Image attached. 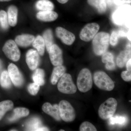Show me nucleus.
Wrapping results in <instances>:
<instances>
[{
    "mask_svg": "<svg viewBox=\"0 0 131 131\" xmlns=\"http://www.w3.org/2000/svg\"><path fill=\"white\" fill-rule=\"evenodd\" d=\"M27 130L29 131H49V129L45 127L42 126V122L39 118H35L31 120L28 123Z\"/></svg>",
    "mask_w": 131,
    "mask_h": 131,
    "instance_id": "nucleus-21",
    "label": "nucleus"
},
{
    "mask_svg": "<svg viewBox=\"0 0 131 131\" xmlns=\"http://www.w3.org/2000/svg\"><path fill=\"white\" fill-rule=\"evenodd\" d=\"M0 26L5 30H7L9 26L7 13L4 10L0 11Z\"/></svg>",
    "mask_w": 131,
    "mask_h": 131,
    "instance_id": "nucleus-30",
    "label": "nucleus"
},
{
    "mask_svg": "<svg viewBox=\"0 0 131 131\" xmlns=\"http://www.w3.org/2000/svg\"><path fill=\"white\" fill-rule=\"evenodd\" d=\"M35 38L34 35L30 34H22L18 35L15 38V42L19 46L27 47L32 43Z\"/></svg>",
    "mask_w": 131,
    "mask_h": 131,
    "instance_id": "nucleus-16",
    "label": "nucleus"
},
{
    "mask_svg": "<svg viewBox=\"0 0 131 131\" xmlns=\"http://www.w3.org/2000/svg\"><path fill=\"white\" fill-rule=\"evenodd\" d=\"M56 32L57 37L65 44L71 45L74 42L75 39V35L65 28L58 27L56 28Z\"/></svg>",
    "mask_w": 131,
    "mask_h": 131,
    "instance_id": "nucleus-11",
    "label": "nucleus"
},
{
    "mask_svg": "<svg viewBox=\"0 0 131 131\" xmlns=\"http://www.w3.org/2000/svg\"><path fill=\"white\" fill-rule=\"evenodd\" d=\"M131 44L128 43L126 45V50L121 51L117 57V66L120 68H123L127 61L131 58Z\"/></svg>",
    "mask_w": 131,
    "mask_h": 131,
    "instance_id": "nucleus-15",
    "label": "nucleus"
},
{
    "mask_svg": "<svg viewBox=\"0 0 131 131\" xmlns=\"http://www.w3.org/2000/svg\"><path fill=\"white\" fill-rule=\"evenodd\" d=\"M117 31H113L110 37V43L112 46L117 45L119 38Z\"/></svg>",
    "mask_w": 131,
    "mask_h": 131,
    "instance_id": "nucleus-34",
    "label": "nucleus"
},
{
    "mask_svg": "<svg viewBox=\"0 0 131 131\" xmlns=\"http://www.w3.org/2000/svg\"><path fill=\"white\" fill-rule=\"evenodd\" d=\"M100 26L95 23L86 25L80 33V39L84 42H89L93 39L100 30Z\"/></svg>",
    "mask_w": 131,
    "mask_h": 131,
    "instance_id": "nucleus-9",
    "label": "nucleus"
},
{
    "mask_svg": "<svg viewBox=\"0 0 131 131\" xmlns=\"http://www.w3.org/2000/svg\"><path fill=\"white\" fill-rule=\"evenodd\" d=\"M12 80L7 71H3L0 77V84L5 89H9L12 86Z\"/></svg>",
    "mask_w": 131,
    "mask_h": 131,
    "instance_id": "nucleus-28",
    "label": "nucleus"
},
{
    "mask_svg": "<svg viewBox=\"0 0 131 131\" xmlns=\"http://www.w3.org/2000/svg\"><path fill=\"white\" fill-rule=\"evenodd\" d=\"M117 102L114 98H110L100 106L98 114L101 118L106 119L112 117L117 109Z\"/></svg>",
    "mask_w": 131,
    "mask_h": 131,
    "instance_id": "nucleus-5",
    "label": "nucleus"
},
{
    "mask_svg": "<svg viewBox=\"0 0 131 131\" xmlns=\"http://www.w3.org/2000/svg\"><path fill=\"white\" fill-rule=\"evenodd\" d=\"M78 89L81 92L86 93L91 89L93 85V80L90 71L84 68L80 71L77 80Z\"/></svg>",
    "mask_w": 131,
    "mask_h": 131,
    "instance_id": "nucleus-3",
    "label": "nucleus"
},
{
    "mask_svg": "<svg viewBox=\"0 0 131 131\" xmlns=\"http://www.w3.org/2000/svg\"><path fill=\"white\" fill-rule=\"evenodd\" d=\"M42 109L45 113L51 116L56 120L58 121H61L59 107L57 104H55L52 106L50 103L46 102L42 106Z\"/></svg>",
    "mask_w": 131,
    "mask_h": 131,
    "instance_id": "nucleus-14",
    "label": "nucleus"
},
{
    "mask_svg": "<svg viewBox=\"0 0 131 131\" xmlns=\"http://www.w3.org/2000/svg\"><path fill=\"white\" fill-rule=\"evenodd\" d=\"M2 62L1 61V60H0V73H1V71L2 70Z\"/></svg>",
    "mask_w": 131,
    "mask_h": 131,
    "instance_id": "nucleus-41",
    "label": "nucleus"
},
{
    "mask_svg": "<svg viewBox=\"0 0 131 131\" xmlns=\"http://www.w3.org/2000/svg\"><path fill=\"white\" fill-rule=\"evenodd\" d=\"M88 2L90 5L95 8L100 13H104L106 10V0H88Z\"/></svg>",
    "mask_w": 131,
    "mask_h": 131,
    "instance_id": "nucleus-22",
    "label": "nucleus"
},
{
    "mask_svg": "<svg viewBox=\"0 0 131 131\" xmlns=\"http://www.w3.org/2000/svg\"><path fill=\"white\" fill-rule=\"evenodd\" d=\"M32 46L37 49L38 52L40 56H42L44 55L46 46L43 37L40 35H38L34 40Z\"/></svg>",
    "mask_w": 131,
    "mask_h": 131,
    "instance_id": "nucleus-25",
    "label": "nucleus"
},
{
    "mask_svg": "<svg viewBox=\"0 0 131 131\" xmlns=\"http://www.w3.org/2000/svg\"><path fill=\"white\" fill-rule=\"evenodd\" d=\"M127 69V71H131V59H130L127 62L126 64Z\"/></svg>",
    "mask_w": 131,
    "mask_h": 131,
    "instance_id": "nucleus-38",
    "label": "nucleus"
},
{
    "mask_svg": "<svg viewBox=\"0 0 131 131\" xmlns=\"http://www.w3.org/2000/svg\"><path fill=\"white\" fill-rule=\"evenodd\" d=\"M114 3L117 6H121L130 3L131 0H113Z\"/></svg>",
    "mask_w": 131,
    "mask_h": 131,
    "instance_id": "nucleus-36",
    "label": "nucleus"
},
{
    "mask_svg": "<svg viewBox=\"0 0 131 131\" xmlns=\"http://www.w3.org/2000/svg\"><path fill=\"white\" fill-rule=\"evenodd\" d=\"M110 35L108 33L101 32L96 34L93 39L92 46L95 54L101 56L106 52L110 43Z\"/></svg>",
    "mask_w": 131,
    "mask_h": 131,
    "instance_id": "nucleus-1",
    "label": "nucleus"
},
{
    "mask_svg": "<svg viewBox=\"0 0 131 131\" xmlns=\"http://www.w3.org/2000/svg\"><path fill=\"white\" fill-rule=\"evenodd\" d=\"M12 0H0V2H8Z\"/></svg>",
    "mask_w": 131,
    "mask_h": 131,
    "instance_id": "nucleus-42",
    "label": "nucleus"
},
{
    "mask_svg": "<svg viewBox=\"0 0 131 131\" xmlns=\"http://www.w3.org/2000/svg\"><path fill=\"white\" fill-rule=\"evenodd\" d=\"M40 57L37 51L33 49L29 50L26 55V62L31 70H35L39 64Z\"/></svg>",
    "mask_w": 131,
    "mask_h": 131,
    "instance_id": "nucleus-13",
    "label": "nucleus"
},
{
    "mask_svg": "<svg viewBox=\"0 0 131 131\" xmlns=\"http://www.w3.org/2000/svg\"><path fill=\"white\" fill-rule=\"evenodd\" d=\"M59 115L61 119L66 122L73 121L75 118L74 109L67 101H61L59 104Z\"/></svg>",
    "mask_w": 131,
    "mask_h": 131,
    "instance_id": "nucleus-7",
    "label": "nucleus"
},
{
    "mask_svg": "<svg viewBox=\"0 0 131 131\" xmlns=\"http://www.w3.org/2000/svg\"><path fill=\"white\" fill-rule=\"evenodd\" d=\"M117 31L119 38L126 37L127 33L124 31L122 30H119Z\"/></svg>",
    "mask_w": 131,
    "mask_h": 131,
    "instance_id": "nucleus-37",
    "label": "nucleus"
},
{
    "mask_svg": "<svg viewBox=\"0 0 131 131\" xmlns=\"http://www.w3.org/2000/svg\"><path fill=\"white\" fill-rule=\"evenodd\" d=\"M51 63L54 66L61 65L63 63L62 51L58 46L53 44L49 52Z\"/></svg>",
    "mask_w": 131,
    "mask_h": 131,
    "instance_id": "nucleus-12",
    "label": "nucleus"
},
{
    "mask_svg": "<svg viewBox=\"0 0 131 131\" xmlns=\"http://www.w3.org/2000/svg\"><path fill=\"white\" fill-rule=\"evenodd\" d=\"M35 7L40 11H52L54 4L49 0H39L35 4Z\"/></svg>",
    "mask_w": 131,
    "mask_h": 131,
    "instance_id": "nucleus-23",
    "label": "nucleus"
},
{
    "mask_svg": "<svg viewBox=\"0 0 131 131\" xmlns=\"http://www.w3.org/2000/svg\"><path fill=\"white\" fill-rule=\"evenodd\" d=\"M7 16L9 25L14 27L16 25L18 19V9L14 5H11L8 7Z\"/></svg>",
    "mask_w": 131,
    "mask_h": 131,
    "instance_id": "nucleus-20",
    "label": "nucleus"
},
{
    "mask_svg": "<svg viewBox=\"0 0 131 131\" xmlns=\"http://www.w3.org/2000/svg\"><path fill=\"white\" fill-rule=\"evenodd\" d=\"M121 77L123 80L125 81L128 82L131 81V72L129 71H124L121 73Z\"/></svg>",
    "mask_w": 131,
    "mask_h": 131,
    "instance_id": "nucleus-35",
    "label": "nucleus"
},
{
    "mask_svg": "<svg viewBox=\"0 0 131 131\" xmlns=\"http://www.w3.org/2000/svg\"><path fill=\"white\" fill-rule=\"evenodd\" d=\"M109 123L110 125L117 124L121 125H124L127 122L126 117L122 116H115L109 118Z\"/></svg>",
    "mask_w": 131,
    "mask_h": 131,
    "instance_id": "nucleus-31",
    "label": "nucleus"
},
{
    "mask_svg": "<svg viewBox=\"0 0 131 131\" xmlns=\"http://www.w3.org/2000/svg\"><path fill=\"white\" fill-rule=\"evenodd\" d=\"M57 87L59 91L64 94H74L77 90L71 75L68 73H64L61 77L58 84Z\"/></svg>",
    "mask_w": 131,
    "mask_h": 131,
    "instance_id": "nucleus-6",
    "label": "nucleus"
},
{
    "mask_svg": "<svg viewBox=\"0 0 131 131\" xmlns=\"http://www.w3.org/2000/svg\"><path fill=\"white\" fill-rule=\"evenodd\" d=\"M8 71L12 81L15 86L20 87L23 85L24 79L18 69L14 64L11 63L8 67Z\"/></svg>",
    "mask_w": 131,
    "mask_h": 131,
    "instance_id": "nucleus-10",
    "label": "nucleus"
},
{
    "mask_svg": "<svg viewBox=\"0 0 131 131\" xmlns=\"http://www.w3.org/2000/svg\"><path fill=\"white\" fill-rule=\"evenodd\" d=\"M13 112L14 114L8 119L10 122H14L21 117H26L29 114V110L25 107L16 108Z\"/></svg>",
    "mask_w": 131,
    "mask_h": 131,
    "instance_id": "nucleus-24",
    "label": "nucleus"
},
{
    "mask_svg": "<svg viewBox=\"0 0 131 131\" xmlns=\"http://www.w3.org/2000/svg\"><path fill=\"white\" fill-rule=\"evenodd\" d=\"M43 38L44 40L46 49L49 52L51 47L54 44V38L51 30L48 29L45 31L43 34Z\"/></svg>",
    "mask_w": 131,
    "mask_h": 131,
    "instance_id": "nucleus-26",
    "label": "nucleus"
},
{
    "mask_svg": "<svg viewBox=\"0 0 131 131\" xmlns=\"http://www.w3.org/2000/svg\"><path fill=\"white\" fill-rule=\"evenodd\" d=\"M60 131H64V130H59Z\"/></svg>",
    "mask_w": 131,
    "mask_h": 131,
    "instance_id": "nucleus-43",
    "label": "nucleus"
},
{
    "mask_svg": "<svg viewBox=\"0 0 131 131\" xmlns=\"http://www.w3.org/2000/svg\"><path fill=\"white\" fill-rule=\"evenodd\" d=\"M14 106V103L12 101L6 100L0 102V120H1L5 113L12 110Z\"/></svg>",
    "mask_w": 131,
    "mask_h": 131,
    "instance_id": "nucleus-29",
    "label": "nucleus"
},
{
    "mask_svg": "<svg viewBox=\"0 0 131 131\" xmlns=\"http://www.w3.org/2000/svg\"><path fill=\"white\" fill-rule=\"evenodd\" d=\"M102 61L103 63H105V68L109 70L115 69V64L114 61V56L112 53L106 52L102 55Z\"/></svg>",
    "mask_w": 131,
    "mask_h": 131,
    "instance_id": "nucleus-18",
    "label": "nucleus"
},
{
    "mask_svg": "<svg viewBox=\"0 0 131 131\" xmlns=\"http://www.w3.org/2000/svg\"><path fill=\"white\" fill-rule=\"evenodd\" d=\"M57 1L59 3L61 4H64L68 2L69 0H57Z\"/></svg>",
    "mask_w": 131,
    "mask_h": 131,
    "instance_id": "nucleus-40",
    "label": "nucleus"
},
{
    "mask_svg": "<svg viewBox=\"0 0 131 131\" xmlns=\"http://www.w3.org/2000/svg\"><path fill=\"white\" fill-rule=\"evenodd\" d=\"M66 69L62 65L56 66L53 69L51 78L52 84L55 85L57 84L59 80L65 73Z\"/></svg>",
    "mask_w": 131,
    "mask_h": 131,
    "instance_id": "nucleus-19",
    "label": "nucleus"
},
{
    "mask_svg": "<svg viewBox=\"0 0 131 131\" xmlns=\"http://www.w3.org/2000/svg\"><path fill=\"white\" fill-rule=\"evenodd\" d=\"M131 6L126 4L116 9L112 15V20L115 25L129 26L130 23Z\"/></svg>",
    "mask_w": 131,
    "mask_h": 131,
    "instance_id": "nucleus-2",
    "label": "nucleus"
},
{
    "mask_svg": "<svg viewBox=\"0 0 131 131\" xmlns=\"http://www.w3.org/2000/svg\"><path fill=\"white\" fill-rule=\"evenodd\" d=\"M40 89V86L39 84L33 83L28 85V90L29 93L33 95H36Z\"/></svg>",
    "mask_w": 131,
    "mask_h": 131,
    "instance_id": "nucleus-33",
    "label": "nucleus"
},
{
    "mask_svg": "<svg viewBox=\"0 0 131 131\" xmlns=\"http://www.w3.org/2000/svg\"><path fill=\"white\" fill-rule=\"evenodd\" d=\"M45 74L44 70L42 69H36L32 75V79L35 83L39 86H43L45 84Z\"/></svg>",
    "mask_w": 131,
    "mask_h": 131,
    "instance_id": "nucleus-27",
    "label": "nucleus"
},
{
    "mask_svg": "<svg viewBox=\"0 0 131 131\" xmlns=\"http://www.w3.org/2000/svg\"><path fill=\"white\" fill-rule=\"evenodd\" d=\"M130 30H129V31H128V32L127 33V36L126 37L127 38H128V39H129V40H130V41H131V36H130Z\"/></svg>",
    "mask_w": 131,
    "mask_h": 131,
    "instance_id": "nucleus-39",
    "label": "nucleus"
},
{
    "mask_svg": "<svg viewBox=\"0 0 131 131\" xmlns=\"http://www.w3.org/2000/svg\"><path fill=\"white\" fill-rule=\"evenodd\" d=\"M4 54L10 60L17 62L20 57V52L16 43L13 40H8L2 48Z\"/></svg>",
    "mask_w": 131,
    "mask_h": 131,
    "instance_id": "nucleus-8",
    "label": "nucleus"
},
{
    "mask_svg": "<svg viewBox=\"0 0 131 131\" xmlns=\"http://www.w3.org/2000/svg\"><path fill=\"white\" fill-rule=\"evenodd\" d=\"M95 84L99 89L106 91H110L114 89L115 84L111 78L105 72L96 71L94 75Z\"/></svg>",
    "mask_w": 131,
    "mask_h": 131,
    "instance_id": "nucleus-4",
    "label": "nucleus"
},
{
    "mask_svg": "<svg viewBox=\"0 0 131 131\" xmlns=\"http://www.w3.org/2000/svg\"><path fill=\"white\" fill-rule=\"evenodd\" d=\"M80 130L81 131H96V127L90 122L85 121L82 123L80 126Z\"/></svg>",
    "mask_w": 131,
    "mask_h": 131,
    "instance_id": "nucleus-32",
    "label": "nucleus"
},
{
    "mask_svg": "<svg viewBox=\"0 0 131 131\" xmlns=\"http://www.w3.org/2000/svg\"><path fill=\"white\" fill-rule=\"evenodd\" d=\"M58 14L52 11H40L37 13V18L41 21L50 22L56 20L58 18Z\"/></svg>",
    "mask_w": 131,
    "mask_h": 131,
    "instance_id": "nucleus-17",
    "label": "nucleus"
}]
</instances>
